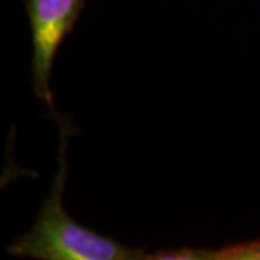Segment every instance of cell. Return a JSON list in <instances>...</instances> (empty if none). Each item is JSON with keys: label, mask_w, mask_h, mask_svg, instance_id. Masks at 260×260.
I'll return each instance as SVG.
<instances>
[{"label": "cell", "mask_w": 260, "mask_h": 260, "mask_svg": "<svg viewBox=\"0 0 260 260\" xmlns=\"http://www.w3.org/2000/svg\"><path fill=\"white\" fill-rule=\"evenodd\" d=\"M59 121L61 148L59 164L51 192L41 207L37 223L26 234L18 237L6 249L16 257L38 260H138L145 257L142 249L127 247L114 239L102 236L78 224L65 211L67 145L71 124L64 117Z\"/></svg>", "instance_id": "6da1fadb"}, {"label": "cell", "mask_w": 260, "mask_h": 260, "mask_svg": "<svg viewBox=\"0 0 260 260\" xmlns=\"http://www.w3.org/2000/svg\"><path fill=\"white\" fill-rule=\"evenodd\" d=\"M148 260H213V250L208 249H174V250H158L145 254Z\"/></svg>", "instance_id": "277c9868"}, {"label": "cell", "mask_w": 260, "mask_h": 260, "mask_svg": "<svg viewBox=\"0 0 260 260\" xmlns=\"http://www.w3.org/2000/svg\"><path fill=\"white\" fill-rule=\"evenodd\" d=\"M32 29V87L39 100L54 112L51 73L58 48L71 32L85 0H23Z\"/></svg>", "instance_id": "7a4b0ae2"}, {"label": "cell", "mask_w": 260, "mask_h": 260, "mask_svg": "<svg viewBox=\"0 0 260 260\" xmlns=\"http://www.w3.org/2000/svg\"><path fill=\"white\" fill-rule=\"evenodd\" d=\"M213 260H260V239L213 250Z\"/></svg>", "instance_id": "3957f363"}]
</instances>
